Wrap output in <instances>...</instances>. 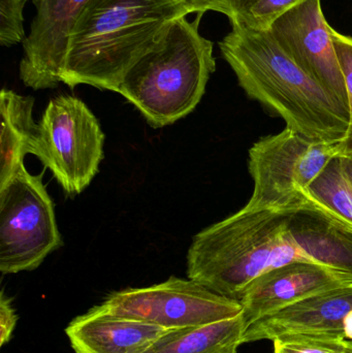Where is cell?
I'll return each instance as SVG.
<instances>
[{
  "mask_svg": "<svg viewBox=\"0 0 352 353\" xmlns=\"http://www.w3.org/2000/svg\"><path fill=\"white\" fill-rule=\"evenodd\" d=\"M219 48L246 94L287 128L314 140H347L351 110L302 70L269 31L233 27Z\"/></svg>",
  "mask_w": 352,
  "mask_h": 353,
  "instance_id": "obj_1",
  "label": "cell"
},
{
  "mask_svg": "<svg viewBox=\"0 0 352 353\" xmlns=\"http://www.w3.org/2000/svg\"><path fill=\"white\" fill-rule=\"evenodd\" d=\"M187 14L172 0H89L70 33L60 81L116 92L130 66Z\"/></svg>",
  "mask_w": 352,
  "mask_h": 353,
  "instance_id": "obj_2",
  "label": "cell"
},
{
  "mask_svg": "<svg viewBox=\"0 0 352 353\" xmlns=\"http://www.w3.org/2000/svg\"><path fill=\"white\" fill-rule=\"evenodd\" d=\"M293 212L244 207L205 228L188 250V279L240 302L248 285L266 272L295 261L312 263L289 236Z\"/></svg>",
  "mask_w": 352,
  "mask_h": 353,
  "instance_id": "obj_3",
  "label": "cell"
},
{
  "mask_svg": "<svg viewBox=\"0 0 352 353\" xmlns=\"http://www.w3.org/2000/svg\"><path fill=\"white\" fill-rule=\"evenodd\" d=\"M204 14L174 21L161 41L125 72L116 92L136 105L155 128L191 113L216 70L213 43L200 33Z\"/></svg>",
  "mask_w": 352,
  "mask_h": 353,
  "instance_id": "obj_4",
  "label": "cell"
},
{
  "mask_svg": "<svg viewBox=\"0 0 352 353\" xmlns=\"http://www.w3.org/2000/svg\"><path fill=\"white\" fill-rule=\"evenodd\" d=\"M345 152V141L314 140L289 128L260 139L249 150L254 189L246 209L296 211L307 203L308 187Z\"/></svg>",
  "mask_w": 352,
  "mask_h": 353,
  "instance_id": "obj_5",
  "label": "cell"
},
{
  "mask_svg": "<svg viewBox=\"0 0 352 353\" xmlns=\"http://www.w3.org/2000/svg\"><path fill=\"white\" fill-rule=\"evenodd\" d=\"M105 134L80 99L62 94L48 103L31 145L68 195L80 194L99 173Z\"/></svg>",
  "mask_w": 352,
  "mask_h": 353,
  "instance_id": "obj_6",
  "label": "cell"
},
{
  "mask_svg": "<svg viewBox=\"0 0 352 353\" xmlns=\"http://www.w3.org/2000/svg\"><path fill=\"white\" fill-rule=\"evenodd\" d=\"M61 245L43 174L31 175L23 165L0 187V272L33 271Z\"/></svg>",
  "mask_w": 352,
  "mask_h": 353,
  "instance_id": "obj_7",
  "label": "cell"
},
{
  "mask_svg": "<svg viewBox=\"0 0 352 353\" xmlns=\"http://www.w3.org/2000/svg\"><path fill=\"white\" fill-rule=\"evenodd\" d=\"M92 310L175 330L233 319L242 312V305L192 280L171 277L149 288L112 292Z\"/></svg>",
  "mask_w": 352,
  "mask_h": 353,
  "instance_id": "obj_8",
  "label": "cell"
},
{
  "mask_svg": "<svg viewBox=\"0 0 352 353\" xmlns=\"http://www.w3.org/2000/svg\"><path fill=\"white\" fill-rule=\"evenodd\" d=\"M269 32L302 70L349 109L346 82L335 50L332 27L324 18L320 0H304L277 19Z\"/></svg>",
  "mask_w": 352,
  "mask_h": 353,
  "instance_id": "obj_9",
  "label": "cell"
},
{
  "mask_svg": "<svg viewBox=\"0 0 352 353\" xmlns=\"http://www.w3.org/2000/svg\"><path fill=\"white\" fill-rule=\"evenodd\" d=\"M37 14L23 41L20 78L34 90L55 88L60 81L68 41L89 0H32Z\"/></svg>",
  "mask_w": 352,
  "mask_h": 353,
  "instance_id": "obj_10",
  "label": "cell"
},
{
  "mask_svg": "<svg viewBox=\"0 0 352 353\" xmlns=\"http://www.w3.org/2000/svg\"><path fill=\"white\" fill-rule=\"evenodd\" d=\"M347 284L352 278L346 274L308 261L271 270L253 280L240 300L245 327L308 296Z\"/></svg>",
  "mask_w": 352,
  "mask_h": 353,
  "instance_id": "obj_11",
  "label": "cell"
},
{
  "mask_svg": "<svg viewBox=\"0 0 352 353\" xmlns=\"http://www.w3.org/2000/svg\"><path fill=\"white\" fill-rule=\"evenodd\" d=\"M352 312V284L308 296L245 330L243 344L276 339L287 334H318L346 340L345 325Z\"/></svg>",
  "mask_w": 352,
  "mask_h": 353,
  "instance_id": "obj_12",
  "label": "cell"
},
{
  "mask_svg": "<svg viewBox=\"0 0 352 353\" xmlns=\"http://www.w3.org/2000/svg\"><path fill=\"white\" fill-rule=\"evenodd\" d=\"M291 214L289 234L312 263L326 265L352 278V226L307 199Z\"/></svg>",
  "mask_w": 352,
  "mask_h": 353,
  "instance_id": "obj_13",
  "label": "cell"
},
{
  "mask_svg": "<svg viewBox=\"0 0 352 353\" xmlns=\"http://www.w3.org/2000/svg\"><path fill=\"white\" fill-rule=\"evenodd\" d=\"M169 330L90 310L70 321L65 334L74 353H142Z\"/></svg>",
  "mask_w": 352,
  "mask_h": 353,
  "instance_id": "obj_14",
  "label": "cell"
},
{
  "mask_svg": "<svg viewBox=\"0 0 352 353\" xmlns=\"http://www.w3.org/2000/svg\"><path fill=\"white\" fill-rule=\"evenodd\" d=\"M34 99L8 89L0 93L1 136H0V187L24 165L30 153L37 124L33 121Z\"/></svg>",
  "mask_w": 352,
  "mask_h": 353,
  "instance_id": "obj_15",
  "label": "cell"
},
{
  "mask_svg": "<svg viewBox=\"0 0 352 353\" xmlns=\"http://www.w3.org/2000/svg\"><path fill=\"white\" fill-rule=\"evenodd\" d=\"M245 330L240 313L209 325L169 330L142 353H225L243 344Z\"/></svg>",
  "mask_w": 352,
  "mask_h": 353,
  "instance_id": "obj_16",
  "label": "cell"
},
{
  "mask_svg": "<svg viewBox=\"0 0 352 353\" xmlns=\"http://www.w3.org/2000/svg\"><path fill=\"white\" fill-rule=\"evenodd\" d=\"M306 196L352 226V182L343 171L340 157L329 163L308 187Z\"/></svg>",
  "mask_w": 352,
  "mask_h": 353,
  "instance_id": "obj_17",
  "label": "cell"
},
{
  "mask_svg": "<svg viewBox=\"0 0 352 353\" xmlns=\"http://www.w3.org/2000/svg\"><path fill=\"white\" fill-rule=\"evenodd\" d=\"M304 0H225L231 27L269 31L273 23Z\"/></svg>",
  "mask_w": 352,
  "mask_h": 353,
  "instance_id": "obj_18",
  "label": "cell"
},
{
  "mask_svg": "<svg viewBox=\"0 0 352 353\" xmlns=\"http://www.w3.org/2000/svg\"><path fill=\"white\" fill-rule=\"evenodd\" d=\"M274 353H344L345 340L318 334H287L273 340Z\"/></svg>",
  "mask_w": 352,
  "mask_h": 353,
  "instance_id": "obj_19",
  "label": "cell"
},
{
  "mask_svg": "<svg viewBox=\"0 0 352 353\" xmlns=\"http://www.w3.org/2000/svg\"><path fill=\"white\" fill-rule=\"evenodd\" d=\"M27 0H0V43L2 47H12L22 43L25 34L23 10Z\"/></svg>",
  "mask_w": 352,
  "mask_h": 353,
  "instance_id": "obj_20",
  "label": "cell"
},
{
  "mask_svg": "<svg viewBox=\"0 0 352 353\" xmlns=\"http://www.w3.org/2000/svg\"><path fill=\"white\" fill-rule=\"evenodd\" d=\"M333 41L335 50L344 74L346 82L347 93H349V109L351 115V128L349 138L345 141L346 153H352V37L341 34L338 31L332 28Z\"/></svg>",
  "mask_w": 352,
  "mask_h": 353,
  "instance_id": "obj_21",
  "label": "cell"
},
{
  "mask_svg": "<svg viewBox=\"0 0 352 353\" xmlns=\"http://www.w3.org/2000/svg\"><path fill=\"white\" fill-rule=\"evenodd\" d=\"M18 315L12 300L6 296L4 290L0 294V347L10 342L16 329Z\"/></svg>",
  "mask_w": 352,
  "mask_h": 353,
  "instance_id": "obj_22",
  "label": "cell"
},
{
  "mask_svg": "<svg viewBox=\"0 0 352 353\" xmlns=\"http://www.w3.org/2000/svg\"><path fill=\"white\" fill-rule=\"evenodd\" d=\"M181 4L188 14H205L208 10L221 12L225 14V0H172Z\"/></svg>",
  "mask_w": 352,
  "mask_h": 353,
  "instance_id": "obj_23",
  "label": "cell"
},
{
  "mask_svg": "<svg viewBox=\"0 0 352 353\" xmlns=\"http://www.w3.org/2000/svg\"><path fill=\"white\" fill-rule=\"evenodd\" d=\"M340 159L343 171H344L347 178L352 182V153H346V154L340 157Z\"/></svg>",
  "mask_w": 352,
  "mask_h": 353,
  "instance_id": "obj_24",
  "label": "cell"
},
{
  "mask_svg": "<svg viewBox=\"0 0 352 353\" xmlns=\"http://www.w3.org/2000/svg\"><path fill=\"white\" fill-rule=\"evenodd\" d=\"M344 353H352V341H351V340H345Z\"/></svg>",
  "mask_w": 352,
  "mask_h": 353,
  "instance_id": "obj_25",
  "label": "cell"
},
{
  "mask_svg": "<svg viewBox=\"0 0 352 353\" xmlns=\"http://www.w3.org/2000/svg\"><path fill=\"white\" fill-rule=\"evenodd\" d=\"M225 353H238V348H234V350H229V352Z\"/></svg>",
  "mask_w": 352,
  "mask_h": 353,
  "instance_id": "obj_26",
  "label": "cell"
}]
</instances>
